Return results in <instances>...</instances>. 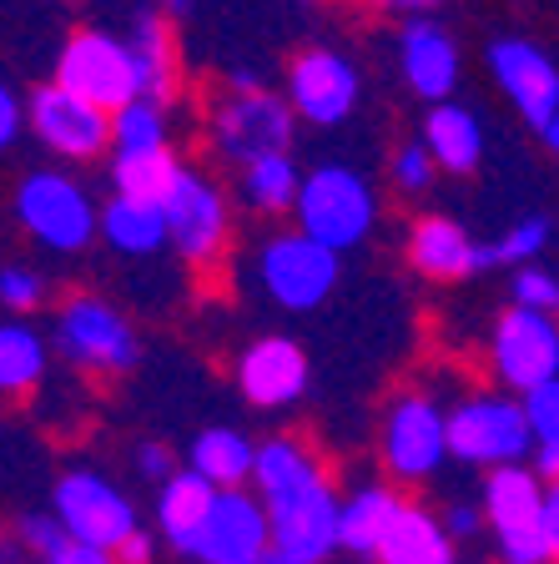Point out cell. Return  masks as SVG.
Segmentation results:
<instances>
[{"label": "cell", "instance_id": "8d00e7d4", "mask_svg": "<svg viewBox=\"0 0 559 564\" xmlns=\"http://www.w3.org/2000/svg\"><path fill=\"white\" fill-rule=\"evenodd\" d=\"M15 540H21V550L31 560H61L71 544V529L56 514H25L21 529H15Z\"/></svg>", "mask_w": 559, "mask_h": 564}, {"label": "cell", "instance_id": "5bb4252c", "mask_svg": "<svg viewBox=\"0 0 559 564\" xmlns=\"http://www.w3.org/2000/svg\"><path fill=\"white\" fill-rule=\"evenodd\" d=\"M282 96L298 111V121H313V127L333 131L358 111L363 101V76L343 51L333 46H308L288 61V76H282Z\"/></svg>", "mask_w": 559, "mask_h": 564}, {"label": "cell", "instance_id": "83f0119b", "mask_svg": "<svg viewBox=\"0 0 559 564\" xmlns=\"http://www.w3.org/2000/svg\"><path fill=\"white\" fill-rule=\"evenodd\" d=\"M186 469H197L202 479L217 484V489H243L257 474V444L243 429H207V434L192 438Z\"/></svg>", "mask_w": 559, "mask_h": 564}, {"label": "cell", "instance_id": "4dcf8cb0", "mask_svg": "<svg viewBox=\"0 0 559 564\" xmlns=\"http://www.w3.org/2000/svg\"><path fill=\"white\" fill-rule=\"evenodd\" d=\"M323 469V458L313 454V448L303 444V438H292V434H278L268 438V444H257V474H252V489L268 499V494L288 489V484L308 479V474Z\"/></svg>", "mask_w": 559, "mask_h": 564}, {"label": "cell", "instance_id": "7a4b0ae2", "mask_svg": "<svg viewBox=\"0 0 559 564\" xmlns=\"http://www.w3.org/2000/svg\"><path fill=\"white\" fill-rule=\"evenodd\" d=\"M292 137H298V111L288 106V96L268 91V86H252V91L222 86L207 101V147L217 162L237 166V172L262 156L292 152Z\"/></svg>", "mask_w": 559, "mask_h": 564}, {"label": "cell", "instance_id": "f907efd6", "mask_svg": "<svg viewBox=\"0 0 559 564\" xmlns=\"http://www.w3.org/2000/svg\"><path fill=\"white\" fill-rule=\"evenodd\" d=\"M31 564H51V560H31Z\"/></svg>", "mask_w": 559, "mask_h": 564}, {"label": "cell", "instance_id": "7dc6e473", "mask_svg": "<svg viewBox=\"0 0 559 564\" xmlns=\"http://www.w3.org/2000/svg\"><path fill=\"white\" fill-rule=\"evenodd\" d=\"M192 6H197V0H157V11H162L166 21H172V15H192Z\"/></svg>", "mask_w": 559, "mask_h": 564}, {"label": "cell", "instance_id": "bcb514c9", "mask_svg": "<svg viewBox=\"0 0 559 564\" xmlns=\"http://www.w3.org/2000/svg\"><path fill=\"white\" fill-rule=\"evenodd\" d=\"M545 524H549V544H555V564H559V484H549V514H545Z\"/></svg>", "mask_w": 559, "mask_h": 564}, {"label": "cell", "instance_id": "c3c4849f", "mask_svg": "<svg viewBox=\"0 0 559 564\" xmlns=\"http://www.w3.org/2000/svg\"><path fill=\"white\" fill-rule=\"evenodd\" d=\"M257 564H313V560H298V554H282V550H268Z\"/></svg>", "mask_w": 559, "mask_h": 564}, {"label": "cell", "instance_id": "f546056e", "mask_svg": "<svg viewBox=\"0 0 559 564\" xmlns=\"http://www.w3.org/2000/svg\"><path fill=\"white\" fill-rule=\"evenodd\" d=\"M182 156L172 147H157V152H111V187L121 197H141V202H166L182 176Z\"/></svg>", "mask_w": 559, "mask_h": 564}, {"label": "cell", "instance_id": "4fadbf2b", "mask_svg": "<svg viewBox=\"0 0 559 564\" xmlns=\"http://www.w3.org/2000/svg\"><path fill=\"white\" fill-rule=\"evenodd\" d=\"M25 111H31V137L41 141L51 156H61V162H96V156H106L117 147V137H111V111L76 91H66L61 82L35 86Z\"/></svg>", "mask_w": 559, "mask_h": 564}, {"label": "cell", "instance_id": "ac0fdd59", "mask_svg": "<svg viewBox=\"0 0 559 564\" xmlns=\"http://www.w3.org/2000/svg\"><path fill=\"white\" fill-rule=\"evenodd\" d=\"M398 70H404L408 91L423 96L429 106L454 101L464 56H459V41H454V35L439 25V15L404 21V31H398Z\"/></svg>", "mask_w": 559, "mask_h": 564}, {"label": "cell", "instance_id": "ba28073f", "mask_svg": "<svg viewBox=\"0 0 559 564\" xmlns=\"http://www.w3.org/2000/svg\"><path fill=\"white\" fill-rule=\"evenodd\" d=\"M262 505L272 514V550L313 564H327L343 550V499L333 489V479H327V469L268 494Z\"/></svg>", "mask_w": 559, "mask_h": 564}, {"label": "cell", "instance_id": "7bdbcfd3", "mask_svg": "<svg viewBox=\"0 0 559 564\" xmlns=\"http://www.w3.org/2000/svg\"><path fill=\"white\" fill-rule=\"evenodd\" d=\"M111 554H117V564H152L157 550H152V534H147V529H137V534H131L127 544H117Z\"/></svg>", "mask_w": 559, "mask_h": 564}, {"label": "cell", "instance_id": "3957f363", "mask_svg": "<svg viewBox=\"0 0 559 564\" xmlns=\"http://www.w3.org/2000/svg\"><path fill=\"white\" fill-rule=\"evenodd\" d=\"M484 519H490L499 564H555L549 544V484L535 474V464H504L484 474Z\"/></svg>", "mask_w": 559, "mask_h": 564}, {"label": "cell", "instance_id": "277c9868", "mask_svg": "<svg viewBox=\"0 0 559 564\" xmlns=\"http://www.w3.org/2000/svg\"><path fill=\"white\" fill-rule=\"evenodd\" d=\"M51 343H56V352L76 373H92V378H121L141 358V338L127 323V313L96 293L61 297Z\"/></svg>", "mask_w": 559, "mask_h": 564}, {"label": "cell", "instance_id": "f1b7e54d", "mask_svg": "<svg viewBox=\"0 0 559 564\" xmlns=\"http://www.w3.org/2000/svg\"><path fill=\"white\" fill-rule=\"evenodd\" d=\"M303 166L292 162V152L262 156V162L243 166L237 172V202L257 217H278V212H292L298 197H303Z\"/></svg>", "mask_w": 559, "mask_h": 564}, {"label": "cell", "instance_id": "ffe728a7", "mask_svg": "<svg viewBox=\"0 0 559 564\" xmlns=\"http://www.w3.org/2000/svg\"><path fill=\"white\" fill-rule=\"evenodd\" d=\"M237 388L252 409H292L308 393V352L282 333L247 343L237 358Z\"/></svg>", "mask_w": 559, "mask_h": 564}, {"label": "cell", "instance_id": "44dd1931", "mask_svg": "<svg viewBox=\"0 0 559 564\" xmlns=\"http://www.w3.org/2000/svg\"><path fill=\"white\" fill-rule=\"evenodd\" d=\"M212 505H217V484H207L197 469H176L172 479L157 489L162 540L172 544L182 560H197V540H202V524H207Z\"/></svg>", "mask_w": 559, "mask_h": 564}, {"label": "cell", "instance_id": "8fae6325", "mask_svg": "<svg viewBox=\"0 0 559 564\" xmlns=\"http://www.w3.org/2000/svg\"><path fill=\"white\" fill-rule=\"evenodd\" d=\"M66 91L86 96V101L106 106V111H121L127 101L141 96V76H137V56H131L127 35L111 31H76L66 35V46L56 56V76Z\"/></svg>", "mask_w": 559, "mask_h": 564}, {"label": "cell", "instance_id": "cb8c5ba5", "mask_svg": "<svg viewBox=\"0 0 559 564\" xmlns=\"http://www.w3.org/2000/svg\"><path fill=\"white\" fill-rule=\"evenodd\" d=\"M101 242L121 258H157L162 247H172L166 237V212L162 202H141V197H111L101 207Z\"/></svg>", "mask_w": 559, "mask_h": 564}, {"label": "cell", "instance_id": "9c48e42d", "mask_svg": "<svg viewBox=\"0 0 559 564\" xmlns=\"http://www.w3.org/2000/svg\"><path fill=\"white\" fill-rule=\"evenodd\" d=\"M378 458L398 484H423L449 454V409L429 393H394L378 423Z\"/></svg>", "mask_w": 559, "mask_h": 564}, {"label": "cell", "instance_id": "b9f144b4", "mask_svg": "<svg viewBox=\"0 0 559 564\" xmlns=\"http://www.w3.org/2000/svg\"><path fill=\"white\" fill-rule=\"evenodd\" d=\"M373 6L388 15H404V21H419V15H439L449 0H373Z\"/></svg>", "mask_w": 559, "mask_h": 564}, {"label": "cell", "instance_id": "7c38bea8", "mask_svg": "<svg viewBox=\"0 0 559 564\" xmlns=\"http://www.w3.org/2000/svg\"><path fill=\"white\" fill-rule=\"evenodd\" d=\"M490 368L504 383V393H535L559 378V317L504 307L490 333Z\"/></svg>", "mask_w": 559, "mask_h": 564}, {"label": "cell", "instance_id": "836d02e7", "mask_svg": "<svg viewBox=\"0 0 559 564\" xmlns=\"http://www.w3.org/2000/svg\"><path fill=\"white\" fill-rule=\"evenodd\" d=\"M46 297H51L46 272L31 268V262H6V272H0V307H6V317L41 313Z\"/></svg>", "mask_w": 559, "mask_h": 564}, {"label": "cell", "instance_id": "681fc988", "mask_svg": "<svg viewBox=\"0 0 559 564\" xmlns=\"http://www.w3.org/2000/svg\"><path fill=\"white\" fill-rule=\"evenodd\" d=\"M539 137H545V147H549V152H555V156H559V117H555V121H549V127H545V131H539Z\"/></svg>", "mask_w": 559, "mask_h": 564}, {"label": "cell", "instance_id": "8992f818", "mask_svg": "<svg viewBox=\"0 0 559 564\" xmlns=\"http://www.w3.org/2000/svg\"><path fill=\"white\" fill-rule=\"evenodd\" d=\"M449 454L474 469H504V464H529L535 454V429L519 393H464L449 409Z\"/></svg>", "mask_w": 559, "mask_h": 564}, {"label": "cell", "instance_id": "4316f807", "mask_svg": "<svg viewBox=\"0 0 559 564\" xmlns=\"http://www.w3.org/2000/svg\"><path fill=\"white\" fill-rule=\"evenodd\" d=\"M51 348L46 333H35L25 317H6L0 323V393L6 399H31L51 373Z\"/></svg>", "mask_w": 559, "mask_h": 564}, {"label": "cell", "instance_id": "d590c367", "mask_svg": "<svg viewBox=\"0 0 559 564\" xmlns=\"http://www.w3.org/2000/svg\"><path fill=\"white\" fill-rule=\"evenodd\" d=\"M433 182H439V162H433L429 147H423V141L398 147L394 152V187L404 192V197H423V192H433Z\"/></svg>", "mask_w": 559, "mask_h": 564}, {"label": "cell", "instance_id": "1f68e13d", "mask_svg": "<svg viewBox=\"0 0 559 564\" xmlns=\"http://www.w3.org/2000/svg\"><path fill=\"white\" fill-rule=\"evenodd\" d=\"M111 137L117 147L111 152H157V147H172V127H166V106L152 96H137L121 111H111Z\"/></svg>", "mask_w": 559, "mask_h": 564}, {"label": "cell", "instance_id": "7402d4cb", "mask_svg": "<svg viewBox=\"0 0 559 564\" xmlns=\"http://www.w3.org/2000/svg\"><path fill=\"white\" fill-rule=\"evenodd\" d=\"M419 141L433 152L439 172H449V176H474L479 162H484V121H479L469 106H459V101L429 106Z\"/></svg>", "mask_w": 559, "mask_h": 564}, {"label": "cell", "instance_id": "52a82bcc", "mask_svg": "<svg viewBox=\"0 0 559 564\" xmlns=\"http://www.w3.org/2000/svg\"><path fill=\"white\" fill-rule=\"evenodd\" d=\"M162 212L172 252L186 268H217L227 258V247H233V197L207 166H182Z\"/></svg>", "mask_w": 559, "mask_h": 564}, {"label": "cell", "instance_id": "2e32d148", "mask_svg": "<svg viewBox=\"0 0 559 564\" xmlns=\"http://www.w3.org/2000/svg\"><path fill=\"white\" fill-rule=\"evenodd\" d=\"M490 76L535 131L559 117V66L545 46L525 35H499L490 46Z\"/></svg>", "mask_w": 559, "mask_h": 564}, {"label": "cell", "instance_id": "e575fe53", "mask_svg": "<svg viewBox=\"0 0 559 564\" xmlns=\"http://www.w3.org/2000/svg\"><path fill=\"white\" fill-rule=\"evenodd\" d=\"M509 307H529V313H549L559 317V272L545 262L509 272Z\"/></svg>", "mask_w": 559, "mask_h": 564}, {"label": "cell", "instance_id": "d6a6232c", "mask_svg": "<svg viewBox=\"0 0 559 564\" xmlns=\"http://www.w3.org/2000/svg\"><path fill=\"white\" fill-rule=\"evenodd\" d=\"M549 247V217H539V212H529V217H519V223H509L499 237L490 242V268H529V262H539V252Z\"/></svg>", "mask_w": 559, "mask_h": 564}, {"label": "cell", "instance_id": "603a6c76", "mask_svg": "<svg viewBox=\"0 0 559 564\" xmlns=\"http://www.w3.org/2000/svg\"><path fill=\"white\" fill-rule=\"evenodd\" d=\"M131 56H137V76H141V96L152 101H176L182 91V61H176V41H172V21L162 11H141L127 31Z\"/></svg>", "mask_w": 559, "mask_h": 564}, {"label": "cell", "instance_id": "30bf717a", "mask_svg": "<svg viewBox=\"0 0 559 564\" xmlns=\"http://www.w3.org/2000/svg\"><path fill=\"white\" fill-rule=\"evenodd\" d=\"M338 258L343 252L313 242L298 227L292 232H272L268 242L257 247V282L288 313H313L338 288Z\"/></svg>", "mask_w": 559, "mask_h": 564}, {"label": "cell", "instance_id": "6da1fadb", "mask_svg": "<svg viewBox=\"0 0 559 564\" xmlns=\"http://www.w3.org/2000/svg\"><path fill=\"white\" fill-rule=\"evenodd\" d=\"M11 217L35 247L46 252H86L101 237V207L92 202V192L61 166H35L21 172L11 192Z\"/></svg>", "mask_w": 559, "mask_h": 564}, {"label": "cell", "instance_id": "60d3db41", "mask_svg": "<svg viewBox=\"0 0 559 564\" xmlns=\"http://www.w3.org/2000/svg\"><path fill=\"white\" fill-rule=\"evenodd\" d=\"M443 529H449L454 540H474L479 529H490V519H484V509H474L469 499H459V505L443 509Z\"/></svg>", "mask_w": 559, "mask_h": 564}, {"label": "cell", "instance_id": "484cf974", "mask_svg": "<svg viewBox=\"0 0 559 564\" xmlns=\"http://www.w3.org/2000/svg\"><path fill=\"white\" fill-rule=\"evenodd\" d=\"M454 544L459 540L443 529V514H433L423 505H408L373 560L378 564H459Z\"/></svg>", "mask_w": 559, "mask_h": 564}, {"label": "cell", "instance_id": "d4e9b609", "mask_svg": "<svg viewBox=\"0 0 559 564\" xmlns=\"http://www.w3.org/2000/svg\"><path fill=\"white\" fill-rule=\"evenodd\" d=\"M408 509V499L394 484H363L343 499V550L348 554H378L388 540V529L398 524V514Z\"/></svg>", "mask_w": 559, "mask_h": 564}, {"label": "cell", "instance_id": "f6af8a7d", "mask_svg": "<svg viewBox=\"0 0 559 564\" xmlns=\"http://www.w3.org/2000/svg\"><path fill=\"white\" fill-rule=\"evenodd\" d=\"M529 464H535V474H539L545 484H559V444H535Z\"/></svg>", "mask_w": 559, "mask_h": 564}, {"label": "cell", "instance_id": "f35d334b", "mask_svg": "<svg viewBox=\"0 0 559 564\" xmlns=\"http://www.w3.org/2000/svg\"><path fill=\"white\" fill-rule=\"evenodd\" d=\"M25 121H31V111H25L21 91H15V86H0V147H15Z\"/></svg>", "mask_w": 559, "mask_h": 564}, {"label": "cell", "instance_id": "74e56055", "mask_svg": "<svg viewBox=\"0 0 559 564\" xmlns=\"http://www.w3.org/2000/svg\"><path fill=\"white\" fill-rule=\"evenodd\" d=\"M525 413H529V429H535V444H559V378L525 393Z\"/></svg>", "mask_w": 559, "mask_h": 564}, {"label": "cell", "instance_id": "9a60e30c", "mask_svg": "<svg viewBox=\"0 0 559 564\" xmlns=\"http://www.w3.org/2000/svg\"><path fill=\"white\" fill-rule=\"evenodd\" d=\"M51 514L71 529V540L96 544V550H117L137 534V509L131 499L96 469H71L56 479L51 494Z\"/></svg>", "mask_w": 559, "mask_h": 564}, {"label": "cell", "instance_id": "d6986e66", "mask_svg": "<svg viewBox=\"0 0 559 564\" xmlns=\"http://www.w3.org/2000/svg\"><path fill=\"white\" fill-rule=\"evenodd\" d=\"M408 268L429 282H469L474 272L490 268V242H474L464 223L443 217V212H423L408 227Z\"/></svg>", "mask_w": 559, "mask_h": 564}, {"label": "cell", "instance_id": "e0dca14e", "mask_svg": "<svg viewBox=\"0 0 559 564\" xmlns=\"http://www.w3.org/2000/svg\"><path fill=\"white\" fill-rule=\"evenodd\" d=\"M272 550V514L262 494L217 489L207 524L197 540V564H257Z\"/></svg>", "mask_w": 559, "mask_h": 564}, {"label": "cell", "instance_id": "ab89813d", "mask_svg": "<svg viewBox=\"0 0 559 564\" xmlns=\"http://www.w3.org/2000/svg\"><path fill=\"white\" fill-rule=\"evenodd\" d=\"M137 474L147 484H166L176 474V458H172V448L166 444H141L137 448Z\"/></svg>", "mask_w": 559, "mask_h": 564}, {"label": "cell", "instance_id": "5b68a950", "mask_svg": "<svg viewBox=\"0 0 559 564\" xmlns=\"http://www.w3.org/2000/svg\"><path fill=\"white\" fill-rule=\"evenodd\" d=\"M292 217H298V232H308L313 242L348 252V247L368 242L378 227V192L353 166L323 162L303 176V197H298Z\"/></svg>", "mask_w": 559, "mask_h": 564}, {"label": "cell", "instance_id": "ee69618b", "mask_svg": "<svg viewBox=\"0 0 559 564\" xmlns=\"http://www.w3.org/2000/svg\"><path fill=\"white\" fill-rule=\"evenodd\" d=\"M51 564H117V554H111V550H96V544L71 540L66 554H61V560H51Z\"/></svg>", "mask_w": 559, "mask_h": 564}]
</instances>
